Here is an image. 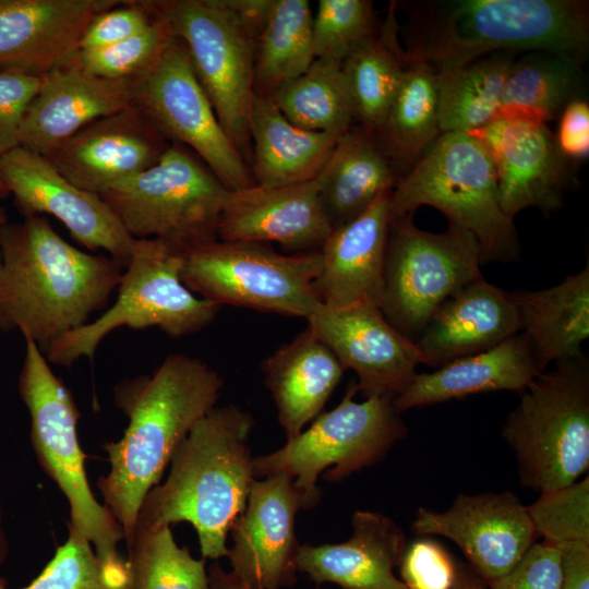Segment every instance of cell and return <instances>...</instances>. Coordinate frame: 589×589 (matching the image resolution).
<instances>
[{
    "mask_svg": "<svg viewBox=\"0 0 589 589\" xmlns=\"http://www.w3.org/2000/svg\"><path fill=\"white\" fill-rule=\"evenodd\" d=\"M223 385L218 372L203 360L171 353L152 374L115 387L116 405L129 423L120 440L101 446L110 470L97 488L122 527L125 545L147 493L158 485L193 425L216 407Z\"/></svg>",
    "mask_w": 589,
    "mask_h": 589,
    "instance_id": "6da1fadb",
    "label": "cell"
},
{
    "mask_svg": "<svg viewBox=\"0 0 589 589\" xmlns=\"http://www.w3.org/2000/svg\"><path fill=\"white\" fill-rule=\"evenodd\" d=\"M0 330L40 351L89 322L117 289L123 266L67 242L45 216L0 229Z\"/></svg>",
    "mask_w": 589,
    "mask_h": 589,
    "instance_id": "7a4b0ae2",
    "label": "cell"
},
{
    "mask_svg": "<svg viewBox=\"0 0 589 589\" xmlns=\"http://www.w3.org/2000/svg\"><path fill=\"white\" fill-rule=\"evenodd\" d=\"M406 14L399 36L408 58L436 72L482 56L551 51L585 62L589 2L584 0L395 1Z\"/></svg>",
    "mask_w": 589,
    "mask_h": 589,
    "instance_id": "3957f363",
    "label": "cell"
},
{
    "mask_svg": "<svg viewBox=\"0 0 589 589\" xmlns=\"http://www.w3.org/2000/svg\"><path fill=\"white\" fill-rule=\"evenodd\" d=\"M254 425L253 417L233 405L201 418L176 450L166 481L144 498L135 529L187 521L204 560L227 556V536L255 480L249 446Z\"/></svg>",
    "mask_w": 589,
    "mask_h": 589,
    "instance_id": "277c9868",
    "label": "cell"
},
{
    "mask_svg": "<svg viewBox=\"0 0 589 589\" xmlns=\"http://www.w3.org/2000/svg\"><path fill=\"white\" fill-rule=\"evenodd\" d=\"M422 205L437 208L450 225L471 232L481 264L519 259L514 218L501 207L491 156L473 134L441 133L399 178L390 193L393 218L413 216Z\"/></svg>",
    "mask_w": 589,
    "mask_h": 589,
    "instance_id": "5b68a950",
    "label": "cell"
},
{
    "mask_svg": "<svg viewBox=\"0 0 589 589\" xmlns=\"http://www.w3.org/2000/svg\"><path fill=\"white\" fill-rule=\"evenodd\" d=\"M502 429L522 486L538 492L574 483L589 468V369L584 358L556 362L519 393Z\"/></svg>",
    "mask_w": 589,
    "mask_h": 589,
    "instance_id": "8992f818",
    "label": "cell"
},
{
    "mask_svg": "<svg viewBox=\"0 0 589 589\" xmlns=\"http://www.w3.org/2000/svg\"><path fill=\"white\" fill-rule=\"evenodd\" d=\"M183 252L156 239H136L117 287L115 303L100 316L49 344V363L70 366L94 358L103 339L127 326L158 327L172 338L195 334L217 316L220 305L193 293L181 278Z\"/></svg>",
    "mask_w": 589,
    "mask_h": 589,
    "instance_id": "52a82bcc",
    "label": "cell"
},
{
    "mask_svg": "<svg viewBox=\"0 0 589 589\" xmlns=\"http://www.w3.org/2000/svg\"><path fill=\"white\" fill-rule=\"evenodd\" d=\"M17 387L29 414V438L38 464L68 500L69 525L92 543L100 560L111 565L124 563L118 549L123 540L122 527L96 500L87 480L75 400L29 339H25Z\"/></svg>",
    "mask_w": 589,
    "mask_h": 589,
    "instance_id": "ba28073f",
    "label": "cell"
},
{
    "mask_svg": "<svg viewBox=\"0 0 589 589\" xmlns=\"http://www.w3.org/2000/svg\"><path fill=\"white\" fill-rule=\"evenodd\" d=\"M180 38L223 129L244 156L254 97V62L261 26L231 0H143Z\"/></svg>",
    "mask_w": 589,
    "mask_h": 589,
    "instance_id": "9c48e42d",
    "label": "cell"
},
{
    "mask_svg": "<svg viewBox=\"0 0 589 589\" xmlns=\"http://www.w3.org/2000/svg\"><path fill=\"white\" fill-rule=\"evenodd\" d=\"M357 392V384H351L334 409L321 412L279 449L253 458L255 479L288 474L310 509L321 501L316 481L322 472L325 480L337 482L382 461L406 436L407 426L393 397L372 396L358 402Z\"/></svg>",
    "mask_w": 589,
    "mask_h": 589,
    "instance_id": "30bf717a",
    "label": "cell"
},
{
    "mask_svg": "<svg viewBox=\"0 0 589 589\" xmlns=\"http://www.w3.org/2000/svg\"><path fill=\"white\" fill-rule=\"evenodd\" d=\"M229 191L193 152L171 143L156 164L100 197L133 239L185 252L218 239Z\"/></svg>",
    "mask_w": 589,
    "mask_h": 589,
    "instance_id": "8fae6325",
    "label": "cell"
},
{
    "mask_svg": "<svg viewBox=\"0 0 589 589\" xmlns=\"http://www.w3.org/2000/svg\"><path fill=\"white\" fill-rule=\"evenodd\" d=\"M320 251L281 254L266 243L219 239L183 252L181 278L215 304L308 318L321 304L313 287Z\"/></svg>",
    "mask_w": 589,
    "mask_h": 589,
    "instance_id": "7c38bea8",
    "label": "cell"
},
{
    "mask_svg": "<svg viewBox=\"0 0 589 589\" xmlns=\"http://www.w3.org/2000/svg\"><path fill=\"white\" fill-rule=\"evenodd\" d=\"M474 236L448 225L433 233L413 216L392 220L378 308L400 334L417 341L438 308L467 285L482 278Z\"/></svg>",
    "mask_w": 589,
    "mask_h": 589,
    "instance_id": "4fadbf2b",
    "label": "cell"
},
{
    "mask_svg": "<svg viewBox=\"0 0 589 589\" xmlns=\"http://www.w3.org/2000/svg\"><path fill=\"white\" fill-rule=\"evenodd\" d=\"M134 79L133 104L170 143L193 152L230 191L255 184L244 156L219 123L180 38L172 37Z\"/></svg>",
    "mask_w": 589,
    "mask_h": 589,
    "instance_id": "5bb4252c",
    "label": "cell"
},
{
    "mask_svg": "<svg viewBox=\"0 0 589 589\" xmlns=\"http://www.w3.org/2000/svg\"><path fill=\"white\" fill-rule=\"evenodd\" d=\"M0 181L24 217L51 215L87 250H104L123 267L133 239L97 194L65 179L45 156L19 146L0 157Z\"/></svg>",
    "mask_w": 589,
    "mask_h": 589,
    "instance_id": "9a60e30c",
    "label": "cell"
},
{
    "mask_svg": "<svg viewBox=\"0 0 589 589\" xmlns=\"http://www.w3.org/2000/svg\"><path fill=\"white\" fill-rule=\"evenodd\" d=\"M308 509L292 478L278 472L254 480L245 508L233 522L228 549L231 573L249 589H281L297 582L299 543L294 524Z\"/></svg>",
    "mask_w": 589,
    "mask_h": 589,
    "instance_id": "2e32d148",
    "label": "cell"
},
{
    "mask_svg": "<svg viewBox=\"0 0 589 589\" xmlns=\"http://www.w3.org/2000/svg\"><path fill=\"white\" fill-rule=\"evenodd\" d=\"M411 528L452 540L484 582L514 568L538 539L527 506L509 491L461 493L444 512L419 507Z\"/></svg>",
    "mask_w": 589,
    "mask_h": 589,
    "instance_id": "e0dca14e",
    "label": "cell"
},
{
    "mask_svg": "<svg viewBox=\"0 0 589 589\" xmlns=\"http://www.w3.org/2000/svg\"><path fill=\"white\" fill-rule=\"evenodd\" d=\"M306 321L344 368L356 372L364 398L400 395L422 363L416 342L394 328L376 303L320 304Z\"/></svg>",
    "mask_w": 589,
    "mask_h": 589,
    "instance_id": "ac0fdd59",
    "label": "cell"
},
{
    "mask_svg": "<svg viewBox=\"0 0 589 589\" xmlns=\"http://www.w3.org/2000/svg\"><path fill=\"white\" fill-rule=\"evenodd\" d=\"M488 149L496 173L500 204L514 218L536 207L549 214L575 184V166L560 151L548 124L496 118L469 132Z\"/></svg>",
    "mask_w": 589,
    "mask_h": 589,
    "instance_id": "d6986e66",
    "label": "cell"
},
{
    "mask_svg": "<svg viewBox=\"0 0 589 589\" xmlns=\"http://www.w3.org/2000/svg\"><path fill=\"white\" fill-rule=\"evenodd\" d=\"M170 144L133 104L87 124L45 157L75 187L100 196L152 167Z\"/></svg>",
    "mask_w": 589,
    "mask_h": 589,
    "instance_id": "ffe728a7",
    "label": "cell"
},
{
    "mask_svg": "<svg viewBox=\"0 0 589 589\" xmlns=\"http://www.w3.org/2000/svg\"><path fill=\"white\" fill-rule=\"evenodd\" d=\"M333 227L317 177L305 182L229 191L217 238L230 242L278 243L289 252L320 251Z\"/></svg>",
    "mask_w": 589,
    "mask_h": 589,
    "instance_id": "44dd1931",
    "label": "cell"
},
{
    "mask_svg": "<svg viewBox=\"0 0 589 589\" xmlns=\"http://www.w3.org/2000/svg\"><path fill=\"white\" fill-rule=\"evenodd\" d=\"M134 96V77L103 79L72 58L40 76L24 116L20 146L47 156L87 124L133 105Z\"/></svg>",
    "mask_w": 589,
    "mask_h": 589,
    "instance_id": "7402d4cb",
    "label": "cell"
},
{
    "mask_svg": "<svg viewBox=\"0 0 589 589\" xmlns=\"http://www.w3.org/2000/svg\"><path fill=\"white\" fill-rule=\"evenodd\" d=\"M120 0H0V72L43 76L68 62L100 12Z\"/></svg>",
    "mask_w": 589,
    "mask_h": 589,
    "instance_id": "603a6c76",
    "label": "cell"
},
{
    "mask_svg": "<svg viewBox=\"0 0 589 589\" xmlns=\"http://www.w3.org/2000/svg\"><path fill=\"white\" fill-rule=\"evenodd\" d=\"M390 193H382L359 216L333 229L320 249L321 266L313 287L321 304L378 305L393 220Z\"/></svg>",
    "mask_w": 589,
    "mask_h": 589,
    "instance_id": "cb8c5ba5",
    "label": "cell"
},
{
    "mask_svg": "<svg viewBox=\"0 0 589 589\" xmlns=\"http://www.w3.org/2000/svg\"><path fill=\"white\" fill-rule=\"evenodd\" d=\"M352 534L341 543L300 546L297 570L317 586L341 589H408L396 577L407 546L402 529L388 516L371 510L352 515Z\"/></svg>",
    "mask_w": 589,
    "mask_h": 589,
    "instance_id": "d4e9b609",
    "label": "cell"
},
{
    "mask_svg": "<svg viewBox=\"0 0 589 589\" xmlns=\"http://www.w3.org/2000/svg\"><path fill=\"white\" fill-rule=\"evenodd\" d=\"M520 333L508 291L483 277L447 299L416 341L422 364L441 368L488 350Z\"/></svg>",
    "mask_w": 589,
    "mask_h": 589,
    "instance_id": "484cf974",
    "label": "cell"
},
{
    "mask_svg": "<svg viewBox=\"0 0 589 589\" xmlns=\"http://www.w3.org/2000/svg\"><path fill=\"white\" fill-rule=\"evenodd\" d=\"M261 369L286 441L321 413L346 371L310 326L267 356Z\"/></svg>",
    "mask_w": 589,
    "mask_h": 589,
    "instance_id": "4316f807",
    "label": "cell"
},
{
    "mask_svg": "<svg viewBox=\"0 0 589 589\" xmlns=\"http://www.w3.org/2000/svg\"><path fill=\"white\" fill-rule=\"evenodd\" d=\"M540 373L528 340L520 332L488 350L454 360L434 372L417 373L407 389L394 398V405L402 413L473 394L521 393Z\"/></svg>",
    "mask_w": 589,
    "mask_h": 589,
    "instance_id": "83f0119b",
    "label": "cell"
},
{
    "mask_svg": "<svg viewBox=\"0 0 589 589\" xmlns=\"http://www.w3.org/2000/svg\"><path fill=\"white\" fill-rule=\"evenodd\" d=\"M541 372L549 363L584 358L589 337V265L543 290L508 291Z\"/></svg>",
    "mask_w": 589,
    "mask_h": 589,
    "instance_id": "f1b7e54d",
    "label": "cell"
},
{
    "mask_svg": "<svg viewBox=\"0 0 589 589\" xmlns=\"http://www.w3.org/2000/svg\"><path fill=\"white\" fill-rule=\"evenodd\" d=\"M255 184L289 185L317 177L338 139L291 123L269 96L254 94L250 113Z\"/></svg>",
    "mask_w": 589,
    "mask_h": 589,
    "instance_id": "f546056e",
    "label": "cell"
},
{
    "mask_svg": "<svg viewBox=\"0 0 589 589\" xmlns=\"http://www.w3.org/2000/svg\"><path fill=\"white\" fill-rule=\"evenodd\" d=\"M317 180L324 211L335 229L392 191L399 175L374 135L353 124L338 139Z\"/></svg>",
    "mask_w": 589,
    "mask_h": 589,
    "instance_id": "4dcf8cb0",
    "label": "cell"
},
{
    "mask_svg": "<svg viewBox=\"0 0 589 589\" xmlns=\"http://www.w3.org/2000/svg\"><path fill=\"white\" fill-rule=\"evenodd\" d=\"M395 2L373 34L341 62L358 125L374 134L384 122L408 65Z\"/></svg>",
    "mask_w": 589,
    "mask_h": 589,
    "instance_id": "1f68e13d",
    "label": "cell"
},
{
    "mask_svg": "<svg viewBox=\"0 0 589 589\" xmlns=\"http://www.w3.org/2000/svg\"><path fill=\"white\" fill-rule=\"evenodd\" d=\"M584 62L551 51L516 57L506 76L496 118L548 124L575 99L584 98Z\"/></svg>",
    "mask_w": 589,
    "mask_h": 589,
    "instance_id": "d6a6232c",
    "label": "cell"
},
{
    "mask_svg": "<svg viewBox=\"0 0 589 589\" xmlns=\"http://www.w3.org/2000/svg\"><path fill=\"white\" fill-rule=\"evenodd\" d=\"M408 59L384 122L373 134L399 178L441 134L437 72L423 61Z\"/></svg>",
    "mask_w": 589,
    "mask_h": 589,
    "instance_id": "836d02e7",
    "label": "cell"
},
{
    "mask_svg": "<svg viewBox=\"0 0 589 589\" xmlns=\"http://www.w3.org/2000/svg\"><path fill=\"white\" fill-rule=\"evenodd\" d=\"M308 0H272L256 40L254 93L269 96L315 60Z\"/></svg>",
    "mask_w": 589,
    "mask_h": 589,
    "instance_id": "e575fe53",
    "label": "cell"
},
{
    "mask_svg": "<svg viewBox=\"0 0 589 589\" xmlns=\"http://www.w3.org/2000/svg\"><path fill=\"white\" fill-rule=\"evenodd\" d=\"M517 52L500 51L437 72L441 133L472 132L495 119Z\"/></svg>",
    "mask_w": 589,
    "mask_h": 589,
    "instance_id": "d590c367",
    "label": "cell"
},
{
    "mask_svg": "<svg viewBox=\"0 0 589 589\" xmlns=\"http://www.w3.org/2000/svg\"><path fill=\"white\" fill-rule=\"evenodd\" d=\"M269 97L294 125L341 136L354 122L341 62L315 58L310 68Z\"/></svg>",
    "mask_w": 589,
    "mask_h": 589,
    "instance_id": "8d00e7d4",
    "label": "cell"
},
{
    "mask_svg": "<svg viewBox=\"0 0 589 589\" xmlns=\"http://www.w3.org/2000/svg\"><path fill=\"white\" fill-rule=\"evenodd\" d=\"M127 549L131 589H208L205 560L179 546L169 526L135 529Z\"/></svg>",
    "mask_w": 589,
    "mask_h": 589,
    "instance_id": "74e56055",
    "label": "cell"
},
{
    "mask_svg": "<svg viewBox=\"0 0 589 589\" xmlns=\"http://www.w3.org/2000/svg\"><path fill=\"white\" fill-rule=\"evenodd\" d=\"M68 529L65 542L56 549L41 573L19 589H131L127 560L119 565L104 562L80 531L71 525ZM0 589L9 588L4 584Z\"/></svg>",
    "mask_w": 589,
    "mask_h": 589,
    "instance_id": "f35d334b",
    "label": "cell"
},
{
    "mask_svg": "<svg viewBox=\"0 0 589 589\" xmlns=\"http://www.w3.org/2000/svg\"><path fill=\"white\" fill-rule=\"evenodd\" d=\"M378 23L370 0H318L312 25L315 58L342 62Z\"/></svg>",
    "mask_w": 589,
    "mask_h": 589,
    "instance_id": "ab89813d",
    "label": "cell"
},
{
    "mask_svg": "<svg viewBox=\"0 0 589 589\" xmlns=\"http://www.w3.org/2000/svg\"><path fill=\"white\" fill-rule=\"evenodd\" d=\"M153 16L152 23L132 37L99 49L79 50L73 57L74 61L91 74L107 80L137 76L154 62L173 37L167 24L158 16Z\"/></svg>",
    "mask_w": 589,
    "mask_h": 589,
    "instance_id": "60d3db41",
    "label": "cell"
},
{
    "mask_svg": "<svg viewBox=\"0 0 589 589\" xmlns=\"http://www.w3.org/2000/svg\"><path fill=\"white\" fill-rule=\"evenodd\" d=\"M527 512L542 541L589 543V478L541 492Z\"/></svg>",
    "mask_w": 589,
    "mask_h": 589,
    "instance_id": "b9f144b4",
    "label": "cell"
},
{
    "mask_svg": "<svg viewBox=\"0 0 589 589\" xmlns=\"http://www.w3.org/2000/svg\"><path fill=\"white\" fill-rule=\"evenodd\" d=\"M399 567L408 589H452L457 577L454 558L443 545L428 538L406 546Z\"/></svg>",
    "mask_w": 589,
    "mask_h": 589,
    "instance_id": "7bdbcfd3",
    "label": "cell"
},
{
    "mask_svg": "<svg viewBox=\"0 0 589 589\" xmlns=\"http://www.w3.org/2000/svg\"><path fill=\"white\" fill-rule=\"evenodd\" d=\"M154 20L143 0L120 1L97 14L85 29L79 50H94L115 45L147 27Z\"/></svg>",
    "mask_w": 589,
    "mask_h": 589,
    "instance_id": "ee69618b",
    "label": "cell"
},
{
    "mask_svg": "<svg viewBox=\"0 0 589 589\" xmlns=\"http://www.w3.org/2000/svg\"><path fill=\"white\" fill-rule=\"evenodd\" d=\"M485 589H561L557 546L546 541L534 542L514 568L485 582Z\"/></svg>",
    "mask_w": 589,
    "mask_h": 589,
    "instance_id": "f6af8a7d",
    "label": "cell"
},
{
    "mask_svg": "<svg viewBox=\"0 0 589 589\" xmlns=\"http://www.w3.org/2000/svg\"><path fill=\"white\" fill-rule=\"evenodd\" d=\"M39 85L40 76L0 72V157L20 146L24 116Z\"/></svg>",
    "mask_w": 589,
    "mask_h": 589,
    "instance_id": "bcb514c9",
    "label": "cell"
},
{
    "mask_svg": "<svg viewBox=\"0 0 589 589\" xmlns=\"http://www.w3.org/2000/svg\"><path fill=\"white\" fill-rule=\"evenodd\" d=\"M555 140L561 153L570 161L589 155V105L585 98L569 103L561 112Z\"/></svg>",
    "mask_w": 589,
    "mask_h": 589,
    "instance_id": "7dc6e473",
    "label": "cell"
},
{
    "mask_svg": "<svg viewBox=\"0 0 589 589\" xmlns=\"http://www.w3.org/2000/svg\"><path fill=\"white\" fill-rule=\"evenodd\" d=\"M560 553L561 589H589V543L563 542Z\"/></svg>",
    "mask_w": 589,
    "mask_h": 589,
    "instance_id": "c3c4849f",
    "label": "cell"
},
{
    "mask_svg": "<svg viewBox=\"0 0 589 589\" xmlns=\"http://www.w3.org/2000/svg\"><path fill=\"white\" fill-rule=\"evenodd\" d=\"M207 575L208 589H249L231 572L225 570L217 561L209 565ZM315 589L322 588L316 586Z\"/></svg>",
    "mask_w": 589,
    "mask_h": 589,
    "instance_id": "681fc988",
    "label": "cell"
},
{
    "mask_svg": "<svg viewBox=\"0 0 589 589\" xmlns=\"http://www.w3.org/2000/svg\"><path fill=\"white\" fill-rule=\"evenodd\" d=\"M452 589H485V582L471 567L457 564V577Z\"/></svg>",
    "mask_w": 589,
    "mask_h": 589,
    "instance_id": "f907efd6",
    "label": "cell"
},
{
    "mask_svg": "<svg viewBox=\"0 0 589 589\" xmlns=\"http://www.w3.org/2000/svg\"><path fill=\"white\" fill-rule=\"evenodd\" d=\"M9 553V544L8 539L5 536V531L3 528V512H2V505L0 500V568L3 565V563L7 560ZM5 580L0 576V585H4Z\"/></svg>",
    "mask_w": 589,
    "mask_h": 589,
    "instance_id": "816d5d0a",
    "label": "cell"
},
{
    "mask_svg": "<svg viewBox=\"0 0 589 589\" xmlns=\"http://www.w3.org/2000/svg\"><path fill=\"white\" fill-rule=\"evenodd\" d=\"M5 223H7V215H5L4 209L0 206V229ZM0 264H1V260H0Z\"/></svg>",
    "mask_w": 589,
    "mask_h": 589,
    "instance_id": "f5cc1de1",
    "label": "cell"
},
{
    "mask_svg": "<svg viewBox=\"0 0 589 589\" xmlns=\"http://www.w3.org/2000/svg\"><path fill=\"white\" fill-rule=\"evenodd\" d=\"M9 190L7 187L0 181V197H7L9 195Z\"/></svg>",
    "mask_w": 589,
    "mask_h": 589,
    "instance_id": "db71d44e",
    "label": "cell"
}]
</instances>
